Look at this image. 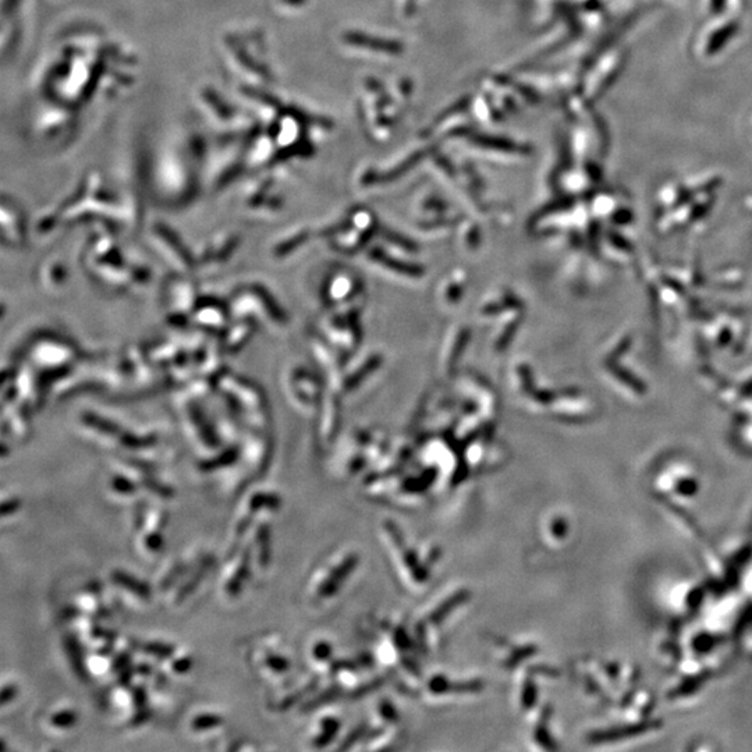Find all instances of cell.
<instances>
[{"instance_id": "obj_1", "label": "cell", "mask_w": 752, "mask_h": 752, "mask_svg": "<svg viewBox=\"0 0 752 752\" xmlns=\"http://www.w3.org/2000/svg\"><path fill=\"white\" fill-rule=\"evenodd\" d=\"M63 646H64L66 655L68 658L70 666H71L75 677L78 680H81L82 683H88L89 681V674H88V670H87V666H85V662H84L82 648H81L77 637L74 634H71V632L64 634Z\"/></svg>"}, {"instance_id": "obj_2", "label": "cell", "mask_w": 752, "mask_h": 752, "mask_svg": "<svg viewBox=\"0 0 752 752\" xmlns=\"http://www.w3.org/2000/svg\"><path fill=\"white\" fill-rule=\"evenodd\" d=\"M213 565H215V558L213 556L206 555V556H203L201 559V562L195 567V570L188 577V579H186L185 584L179 588V591L176 593V603L178 605L183 603L189 595H192L195 592V589L201 585V582L205 579L206 574L209 572V570Z\"/></svg>"}, {"instance_id": "obj_3", "label": "cell", "mask_w": 752, "mask_h": 752, "mask_svg": "<svg viewBox=\"0 0 752 752\" xmlns=\"http://www.w3.org/2000/svg\"><path fill=\"white\" fill-rule=\"evenodd\" d=\"M110 579L119 585L120 588H124L127 589L129 592L137 595L138 598L144 599V600H150L151 595H152V589L150 586L148 582L131 575L130 572L127 571H123V570H113L110 572Z\"/></svg>"}, {"instance_id": "obj_4", "label": "cell", "mask_w": 752, "mask_h": 752, "mask_svg": "<svg viewBox=\"0 0 752 752\" xmlns=\"http://www.w3.org/2000/svg\"><path fill=\"white\" fill-rule=\"evenodd\" d=\"M251 551H252L251 547L245 548V551L243 552V556H241L238 567L236 568L233 577L227 581L226 591L231 598L238 596V593L243 589L244 582L248 581V578L251 575Z\"/></svg>"}, {"instance_id": "obj_5", "label": "cell", "mask_w": 752, "mask_h": 752, "mask_svg": "<svg viewBox=\"0 0 752 752\" xmlns=\"http://www.w3.org/2000/svg\"><path fill=\"white\" fill-rule=\"evenodd\" d=\"M739 31V24L732 21V22H728L726 25L721 27L718 31H715L708 43H707V53L708 55H716Z\"/></svg>"}, {"instance_id": "obj_6", "label": "cell", "mask_w": 752, "mask_h": 752, "mask_svg": "<svg viewBox=\"0 0 752 752\" xmlns=\"http://www.w3.org/2000/svg\"><path fill=\"white\" fill-rule=\"evenodd\" d=\"M256 542L259 547V564L266 568L272 561V533L270 526L262 523L256 528Z\"/></svg>"}, {"instance_id": "obj_7", "label": "cell", "mask_w": 752, "mask_h": 752, "mask_svg": "<svg viewBox=\"0 0 752 752\" xmlns=\"http://www.w3.org/2000/svg\"><path fill=\"white\" fill-rule=\"evenodd\" d=\"M248 506H250V512L254 513V514H258L263 509L276 512L282 506V499H280V496L273 495V493L258 492V493L251 496Z\"/></svg>"}, {"instance_id": "obj_8", "label": "cell", "mask_w": 752, "mask_h": 752, "mask_svg": "<svg viewBox=\"0 0 752 752\" xmlns=\"http://www.w3.org/2000/svg\"><path fill=\"white\" fill-rule=\"evenodd\" d=\"M143 651H144V653L151 655V656H154L157 659L166 660V659L173 658V655L176 652V648L172 644H165V642L155 641V642H147L145 645H143Z\"/></svg>"}, {"instance_id": "obj_9", "label": "cell", "mask_w": 752, "mask_h": 752, "mask_svg": "<svg viewBox=\"0 0 752 752\" xmlns=\"http://www.w3.org/2000/svg\"><path fill=\"white\" fill-rule=\"evenodd\" d=\"M223 723V719L217 715H213V714H202V715H198L192 719L191 722V726L195 732H203V730H209V729H213V728H217Z\"/></svg>"}, {"instance_id": "obj_10", "label": "cell", "mask_w": 752, "mask_h": 752, "mask_svg": "<svg viewBox=\"0 0 752 752\" xmlns=\"http://www.w3.org/2000/svg\"><path fill=\"white\" fill-rule=\"evenodd\" d=\"M50 723L59 729H68L77 723V714L71 709L60 711L50 716Z\"/></svg>"}, {"instance_id": "obj_11", "label": "cell", "mask_w": 752, "mask_h": 752, "mask_svg": "<svg viewBox=\"0 0 752 752\" xmlns=\"http://www.w3.org/2000/svg\"><path fill=\"white\" fill-rule=\"evenodd\" d=\"M187 565L185 563H176L171 571L166 574V577L162 579L161 582V589L162 591H166V589H171L178 581L179 578H182L186 572H187Z\"/></svg>"}, {"instance_id": "obj_12", "label": "cell", "mask_w": 752, "mask_h": 752, "mask_svg": "<svg viewBox=\"0 0 752 752\" xmlns=\"http://www.w3.org/2000/svg\"><path fill=\"white\" fill-rule=\"evenodd\" d=\"M143 485H144L145 488H148L150 491L158 493L162 499H172V498H175V489H173V488H171V486H168V485H164V484H161V482H158V481H155V479H152V478H150V477L143 478Z\"/></svg>"}, {"instance_id": "obj_13", "label": "cell", "mask_w": 752, "mask_h": 752, "mask_svg": "<svg viewBox=\"0 0 752 752\" xmlns=\"http://www.w3.org/2000/svg\"><path fill=\"white\" fill-rule=\"evenodd\" d=\"M265 666L269 667L272 672L275 673H283L289 669L290 663L289 660L282 656V655H273V653H269L266 658H265Z\"/></svg>"}, {"instance_id": "obj_14", "label": "cell", "mask_w": 752, "mask_h": 752, "mask_svg": "<svg viewBox=\"0 0 752 752\" xmlns=\"http://www.w3.org/2000/svg\"><path fill=\"white\" fill-rule=\"evenodd\" d=\"M315 686H317V681H314V683L308 684V686H307V687H305L304 690H300V691H297V693H294V694H291V695L286 697V698H284V700H283V701L280 702V705H279V709H280V711H286V709H289V708H290V707H293V705H294V704H296V702H297L298 700H301V698H303V697H304L305 694L311 693V691H312V690L315 688Z\"/></svg>"}, {"instance_id": "obj_15", "label": "cell", "mask_w": 752, "mask_h": 752, "mask_svg": "<svg viewBox=\"0 0 752 752\" xmlns=\"http://www.w3.org/2000/svg\"><path fill=\"white\" fill-rule=\"evenodd\" d=\"M165 545V540H164V535L161 533V530L158 528L157 531L151 533L147 538H145V547L148 551L154 552V554H158Z\"/></svg>"}, {"instance_id": "obj_16", "label": "cell", "mask_w": 752, "mask_h": 752, "mask_svg": "<svg viewBox=\"0 0 752 752\" xmlns=\"http://www.w3.org/2000/svg\"><path fill=\"white\" fill-rule=\"evenodd\" d=\"M112 488L117 492V493H123V495H130V493H134L137 486L136 484H133L130 479L127 478H123V477H116L112 482Z\"/></svg>"}, {"instance_id": "obj_17", "label": "cell", "mask_w": 752, "mask_h": 752, "mask_svg": "<svg viewBox=\"0 0 752 752\" xmlns=\"http://www.w3.org/2000/svg\"><path fill=\"white\" fill-rule=\"evenodd\" d=\"M131 695H133V704H134L136 709L148 708V695H147L145 687H143V686L133 687Z\"/></svg>"}, {"instance_id": "obj_18", "label": "cell", "mask_w": 752, "mask_h": 752, "mask_svg": "<svg viewBox=\"0 0 752 752\" xmlns=\"http://www.w3.org/2000/svg\"><path fill=\"white\" fill-rule=\"evenodd\" d=\"M20 507H21V500L18 498L7 499L0 506V514H1V517L11 516V514L17 513L20 510Z\"/></svg>"}, {"instance_id": "obj_19", "label": "cell", "mask_w": 752, "mask_h": 752, "mask_svg": "<svg viewBox=\"0 0 752 752\" xmlns=\"http://www.w3.org/2000/svg\"><path fill=\"white\" fill-rule=\"evenodd\" d=\"M255 516H256V514H254V513L250 512V513H248V514H247V516L237 524V531H236V542H237V544H240V540H241V538L245 535V533L250 530V527H251V524H252Z\"/></svg>"}, {"instance_id": "obj_20", "label": "cell", "mask_w": 752, "mask_h": 752, "mask_svg": "<svg viewBox=\"0 0 752 752\" xmlns=\"http://www.w3.org/2000/svg\"><path fill=\"white\" fill-rule=\"evenodd\" d=\"M129 665H131V655L130 652L124 651V652H120L112 662V670L119 673L120 670H123L124 667H127Z\"/></svg>"}, {"instance_id": "obj_21", "label": "cell", "mask_w": 752, "mask_h": 752, "mask_svg": "<svg viewBox=\"0 0 752 752\" xmlns=\"http://www.w3.org/2000/svg\"><path fill=\"white\" fill-rule=\"evenodd\" d=\"M151 718H152V711L150 709V707L143 708V709H136V714L131 718V726L145 725L147 722H150Z\"/></svg>"}, {"instance_id": "obj_22", "label": "cell", "mask_w": 752, "mask_h": 752, "mask_svg": "<svg viewBox=\"0 0 752 752\" xmlns=\"http://www.w3.org/2000/svg\"><path fill=\"white\" fill-rule=\"evenodd\" d=\"M134 673H137V672H136V666H131V665H129L127 667H124L123 670H120V672H119V679H117L120 687H124V688L130 687V686H131V680H133V677H134Z\"/></svg>"}, {"instance_id": "obj_23", "label": "cell", "mask_w": 752, "mask_h": 752, "mask_svg": "<svg viewBox=\"0 0 752 752\" xmlns=\"http://www.w3.org/2000/svg\"><path fill=\"white\" fill-rule=\"evenodd\" d=\"M191 667H192V659L188 658V656L179 658L172 663V669L178 674H186L187 672L191 670Z\"/></svg>"}, {"instance_id": "obj_24", "label": "cell", "mask_w": 752, "mask_h": 752, "mask_svg": "<svg viewBox=\"0 0 752 752\" xmlns=\"http://www.w3.org/2000/svg\"><path fill=\"white\" fill-rule=\"evenodd\" d=\"M17 697V687L13 686V684H7L1 688V693H0V704L4 707L10 702H13Z\"/></svg>"}, {"instance_id": "obj_25", "label": "cell", "mask_w": 752, "mask_h": 752, "mask_svg": "<svg viewBox=\"0 0 752 752\" xmlns=\"http://www.w3.org/2000/svg\"><path fill=\"white\" fill-rule=\"evenodd\" d=\"M314 655L318 660H325L328 659V656L331 655V648L328 644L325 642H321V644H317L315 648H314Z\"/></svg>"}, {"instance_id": "obj_26", "label": "cell", "mask_w": 752, "mask_h": 752, "mask_svg": "<svg viewBox=\"0 0 752 752\" xmlns=\"http://www.w3.org/2000/svg\"><path fill=\"white\" fill-rule=\"evenodd\" d=\"M233 458H234V454H227V456H223V457H220L219 460H216V461H213V463H206V464H203L202 468H203V470H213V468H217V467H220V465H226V464L231 463Z\"/></svg>"}, {"instance_id": "obj_27", "label": "cell", "mask_w": 752, "mask_h": 752, "mask_svg": "<svg viewBox=\"0 0 752 752\" xmlns=\"http://www.w3.org/2000/svg\"><path fill=\"white\" fill-rule=\"evenodd\" d=\"M144 523H145V507L143 503H138L137 510H136V528L141 530Z\"/></svg>"}, {"instance_id": "obj_28", "label": "cell", "mask_w": 752, "mask_h": 752, "mask_svg": "<svg viewBox=\"0 0 752 752\" xmlns=\"http://www.w3.org/2000/svg\"><path fill=\"white\" fill-rule=\"evenodd\" d=\"M136 672H137V674H140V676L148 677V676L152 674V667H151L150 665H147V663H141V665H137V666H136Z\"/></svg>"}, {"instance_id": "obj_29", "label": "cell", "mask_w": 752, "mask_h": 752, "mask_svg": "<svg viewBox=\"0 0 752 752\" xmlns=\"http://www.w3.org/2000/svg\"><path fill=\"white\" fill-rule=\"evenodd\" d=\"M725 4H726V0H712V11L714 13H721L723 8H725Z\"/></svg>"}]
</instances>
